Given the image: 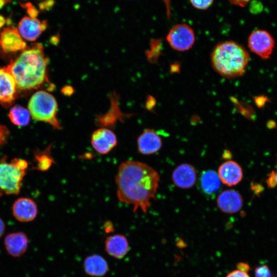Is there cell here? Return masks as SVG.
<instances>
[{"instance_id":"cell-1","label":"cell","mask_w":277,"mask_h":277,"mask_svg":"<svg viewBox=\"0 0 277 277\" xmlns=\"http://www.w3.org/2000/svg\"><path fill=\"white\" fill-rule=\"evenodd\" d=\"M160 177L157 172L147 164L134 161L123 162L115 176L117 196L120 201L140 208L144 213L155 199Z\"/></svg>"},{"instance_id":"cell-2","label":"cell","mask_w":277,"mask_h":277,"mask_svg":"<svg viewBox=\"0 0 277 277\" xmlns=\"http://www.w3.org/2000/svg\"><path fill=\"white\" fill-rule=\"evenodd\" d=\"M49 59L42 44L27 47L6 67L14 77L17 89L30 91L49 83L47 76Z\"/></svg>"},{"instance_id":"cell-3","label":"cell","mask_w":277,"mask_h":277,"mask_svg":"<svg viewBox=\"0 0 277 277\" xmlns=\"http://www.w3.org/2000/svg\"><path fill=\"white\" fill-rule=\"evenodd\" d=\"M249 58V54L245 48L232 41L217 44L211 53V63L213 69L227 78L242 76L246 72Z\"/></svg>"},{"instance_id":"cell-4","label":"cell","mask_w":277,"mask_h":277,"mask_svg":"<svg viewBox=\"0 0 277 277\" xmlns=\"http://www.w3.org/2000/svg\"><path fill=\"white\" fill-rule=\"evenodd\" d=\"M28 109L34 120L47 123L54 129H61L57 118V103L51 93L45 90L33 93L29 99Z\"/></svg>"},{"instance_id":"cell-5","label":"cell","mask_w":277,"mask_h":277,"mask_svg":"<svg viewBox=\"0 0 277 277\" xmlns=\"http://www.w3.org/2000/svg\"><path fill=\"white\" fill-rule=\"evenodd\" d=\"M28 166L26 161L14 159L10 163L5 159L0 161V190L7 194L19 193L25 170Z\"/></svg>"},{"instance_id":"cell-6","label":"cell","mask_w":277,"mask_h":277,"mask_svg":"<svg viewBox=\"0 0 277 277\" xmlns=\"http://www.w3.org/2000/svg\"><path fill=\"white\" fill-rule=\"evenodd\" d=\"M193 29L187 24H179L172 27L168 33L166 40L170 46L177 51H186L191 49L195 42Z\"/></svg>"},{"instance_id":"cell-7","label":"cell","mask_w":277,"mask_h":277,"mask_svg":"<svg viewBox=\"0 0 277 277\" xmlns=\"http://www.w3.org/2000/svg\"><path fill=\"white\" fill-rule=\"evenodd\" d=\"M248 46L251 52L263 59L270 57L275 46L272 36L267 31L258 29L253 31L248 38Z\"/></svg>"},{"instance_id":"cell-8","label":"cell","mask_w":277,"mask_h":277,"mask_svg":"<svg viewBox=\"0 0 277 277\" xmlns=\"http://www.w3.org/2000/svg\"><path fill=\"white\" fill-rule=\"evenodd\" d=\"M27 47L18 29L14 27H7L0 33V48L6 53L22 52Z\"/></svg>"},{"instance_id":"cell-9","label":"cell","mask_w":277,"mask_h":277,"mask_svg":"<svg viewBox=\"0 0 277 277\" xmlns=\"http://www.w3.org/2000/svg\"><path fill=\"white\" fill-rule=\"evenodd\" d=\"M17 93L16 82L6 67H0V104L9 107L14 102Z\"/></svg>"},{"instance_id":"cell-10","label":"cell","mask_w":277,"mask_h":277,"mask_svg":"<svg viewBox=\"0 0 277 277\" xmlns=\"http://www.w3.org/2000/svg\"><path fill=\"white\" fill-rule=\"evenodd\" d=\"M117 142L116 135L112 131L106 128H99L91 135V145L101 154L110 152L116 146Z\"/></svg>"},{"instance_id":"cell-11","label":"cell","mask_w":277,"mask_h":277,"mask_svg":"<svg viewBox=\"0 0 277 277\" xmlns=\"http://www.w3.org/2000/svg\"><path fill=\"white\" fill-rule=\"evenodd\" d=\"M47 26L46 20L41 22L36 18L24 16L19 21L17 29L24 39L33 42L38 38Z\"/></svg>"},{"instance_id":"cell-12","label":"cell","mask_w":277,"mask_h":277,"mask_svg":"<svg viewBox=\"0 0 277 277\" xmlns=\"http://www.w3.org/2000/svg\"><path fill=\"white\" fill-rule=\"evenodd\" d=\"M12 213L15 219L19 222H30L34 220L37 215V205L31 199L21 197L14 202Z\"/></svg>"},{"instance_id":"cell-13","label":"cell","mask_w":277,"mask_h":277,"mask_svg":"<svg viewBox=\"0 0 277 277\" xmlns=\"http://www.w3.org/2000/svg\"><path fill=\"white\" fill-rule=\"evenodd\" d=\"M137 145L140 153L149 155L155 153L161 149L162 141L161 137L155 131L146 129L138 136Z\"/></svg>"},{"instance_id":"cell-14","label":"cell","mask_w":277,"mask_h":277,"mask_svg":"<svg viewBox=\"0 0 277 277\" xmlns=\"http://www.w3.org/2000/svg\"><path fill=\"white\" fill-rule=\"evenodd\" d=\"M4 243L7 253L12 257L17 258L26 252L28 246V239L23 232H14L5 236Z\"/></svg>"},{"instance_id":"cell-15","label":"cell","mask_w":277,"mask_h":277,"mask_svg":"<svg viewBox=\"0 0 277 277\" xmlns=\"http://www.w3.org/2000/svg\"><path fill=\"white\" fill-rule=\"evenodd\" d=\"M104 246L106 252L116 259L125 257L130 249L128 239L122 234H114L107 236Z\"/></svg>"},{"instance_id":"cell-16","label":"cell","mask_w":277,"mask_h":277,"mask_svg":"<svg viewBox=\"0 0 277 277\" xmlns=\"http://www.w3.org/2000/svg\"><path fill=\"white\" fill-rule=\"evenodd\" d=\"M218 175L224 184L232 186L241 182L243 177V171L241 166L237 163L233 161H228L220 166Z\"/></svg>"},{"instance_id":"cell-17","label":"cell","mask_w":277,"mask_h":277,"mask_svg":"<svg viewBox=\"0 0 277 277\" xmlns=\"http://www.w3.org/2000/svg\"><path fill=\"white\" fill-rule=\"evenodd\" d=\"M196 173L194 168L188 164H182L177 166L172 173L174 184L181 188L192 187L196 181Z\"/></svg>"},{"instance_id":"cell-18","label":"cell","mask_w":277,"mask_h":277,"mask_svg":"<svg viewBox=\"0 0 277 277\" xmlns=\"http://www.w3.org/2000/svg\"><path fill=\"white\" fill-rule=\"evenodd\" d=\"M217 204L223 212L233 213L239 211L243 205V199L240 194L233 190L222 192L218 196Z\"/></svg>"},{"instance_id":"cell-19","label":"cell","mask_w":277,"mask_h":277,"mask_svg":"<svg viewBox=\"0 0 277 277\" xmlns=\"http://www.w3.org/2000/svg\"><path fill=\"white\" fill-rule=\"evenodd\" d=\"M85 272L92 277H102L109 271L108 262L102 256L93 254L87 256L83 262Z\"/></svg>"},{"instance_id":"cell-20","label":"cell","mask_w":277,"mask_h":277,"mask_svg":"<svg viewBox=\"0 0 277 277\" xmlns=\"http://www.w3.org/2000/svg\"><path fill=\"white\" fill-rule=\"evenodd\" d=\"M111 106L108 112L97 117L96 122L100 126H112L117 120L123 121V118L128 116V114L123 113L118 106V96L116 93L110 94Z\"/></svg>"},{"instance_id":"cell-21","label":"cell","mask_w":277,"mask_h":277,"mask_svg":"<svg viewBox=\"0 0 277 277\" xmlns=\"http://www.w3.org/2000/svg\"><path fill=\"white\" fill-rule=\"evenodd\" d=\"M219 175L213 170L204 171L201 176V184L203 191L207 194L216 192L221 186Z\"/></svg>"},{"instance_id":"cell-22","label":"cell","mask_w":277,"mask_h":277,"mask_svg":"<svg viewBox=\"0 0 277 277\" xmlns=\"http://www.w3.org/2000/svg\"><path fill=\"white\" fill-rule=\"evenodd\" d=\"M31 114L29 110L18 105L13 106L9 111V117L11 122L18 126L28 125Z\"/></svg>"},{"instance_id":"cell-23","label":"cell","mask_w":277,"mask_h":277,"mask_svg":"<svg viewBox=\"0 0 277 277\" xmlns=\"http://www.w3.org/2000/svg\"><path fill=\"white\" fill-rule=\"evenodd\" d=\"M50 150L51 146H49L44 151L36 152L35 159L37 162L36 169L41 171H47L55 163L54 159L50 155Z\"/></svg>"},{"instance_id":"cell-24","label":"cell","mask_w":277,"mask_h":277,"mask_svg":"<svg viewBox=\"0 0 277 277\" xmlns=\"http://www.w3.org/2000/svg\"><path fill=\"white\" fill-rule=\"evenodd\" d=\"M161 41L160 39H152L151 42V49L148 51L147 56L149 60L151 62H155L157 60L160 53V46H161Z\"/></svg>"},{"instance_id":"cell-25","label":"cell","mask_w":277,"mask_h":277,"mask_svg":"<svg viewBox=\"0 0 277 277\" xmlns=\"http://www.w3.org/2000/svg\"><path fill=\"white\" fill-rule=\"evenodd\" d=\"M255 277H272L271 271L266 265H261L255 269Z\"/></svg>"},{"instance_id":"cell-26","label":"cell","mask_w":277,"mask_h":277,"mask_svg":"<svg viewBox=\"0 0 277 277\" xmlns=\"http://www.w3.org/2000/svg\"><path fill=\"white\" fill-rule=\"evenodd\" d=\"M190 1L196 8L204 10L210 6L213 0H190Z\"/></svg>"},{"instance_id":"cell-27","label":"cell","mask_w":277,"mask_h":277,"mask_svg":"<svg viewBox=\"0 0 277 277\" xmlns=\"http://www.w3.org/2000/svg\"><path fill=\"white\" fill-rule=\"evenodd\" d=\"M21 5L22 7L26 9L27 12L29 15V17L36 18L37 16L39 14V11L31 3H27L24 5L21 4Z\"/></svg>"},{"instance_id":"cell-28","label":"cell","mask_w":277,"mask_h":277,"mask_svg":"<svg viewBox=\"0 0 277 277\" xmlns=\"http://www.w3.org/2000/svg\"><path fill=\"white\" fill-rule=\"evenodd\" d=\"M9 135V129L6 126L0 125V146L5 145Z\"/></svg>"},{"instance_id":"cell-29","label":"cell","mask_w":277,"mask_h":277,"mask_svg":"<svg viewBox=\"0 0 277 277\" xmlns=\"http://www.w3.org/2000/svg\"><path fill=\"white\" fill-rule=\"evenodd\" d=\"M248 271L237 268L229 272L226 277H250Z\"/></svg>"},{"instance_id":"cell-30","label":"cell","mask_w":277,"mask_h":277,"mask_svg":"<svg viewBox=\"0 0 277 277\" xmlns=\"http://www.w3.org/2000/svg\"><path fill=\"white\" fill-rule=\"evenodd\" d=\"M263 5L261 3L255 1L252 2L250 6V10L253 13H258L263 10Z\"/></svg>"},{"instance_id":"cell-31","label":"cell","mask_w":277,"mask_h":277,"mask_svg":"<svg viewBox=\"0 0 277 277\" xmlns=\"http://www.w3.org/2000/svg\"><path fill=\"white\" fill-rule=\"evenodd\" d=\"M250 0H230L231 3L240 7H245Z\"/></svg>"},{"instance_id":"cell-32","label":"cell","mask_w":277,"mask_h":277,"mask_svg":"<svg viewBox=\"0 0 277 277\" xmlns=\"http://www.w3.org/2000/svg\"><path fill=\"white\" fill-rule=\"evenodd\" d=\"M104 228L106 232H111L113 229V225L111 223V222H107L106 223H105Z\"/></svg>"},{"instance_id":"cell-33","label":"cell","mask_w":277,"mask_h":277,"mask_svg":"<svg viewBox=\"0 0 277 277\" xmlns=\"http://www.w3.org/2000/svg\"><path fill=\"white\" fill-rule=\"evenodd\" d=\"M5 224L3 220L0 218V238L3 235L5 230Z\"/></svg>"},{"instance_id":"cell-34","label":"cell","mask_w":277,"mask_h":277,"mask_svg":"<svg viewBox=\"0 0 277 277\" xmlns=\"http://www.w3.org/2000/svg\"><path fill=\"white\" fill-rule=\"evenodd\" d=\"M7 20L5 17L0 14V29H1L6 24Z\"/></svg>"},{"instance_id":"cell-35","label":"cell","mask_w":277,"mask_h":277,"mask_svg":"<svg viewBox=\"0 0 277 277\" xmlns=\"http://www.w3.org/2000/svg\"><path fill=\"white\" fill-rule=\"evenodd\" d=\"M12 0H0V9H1L6 4L10 3Z\"/></svg>"},{"instance_id":"cell-36","label":"cell","mask_w":277,"mask_h":277,"mask_svg":"<svg viewBox=\"0 0 277 277\" xmlns=\"http://www.w3.org/2000/svg\"><path fill=\"white\" fill-rule=\"evenodd\" d=\"M271 173H272L273 175L275 185L277 186V161H276V171H272Z\"/></svg>"}]
</instances>
